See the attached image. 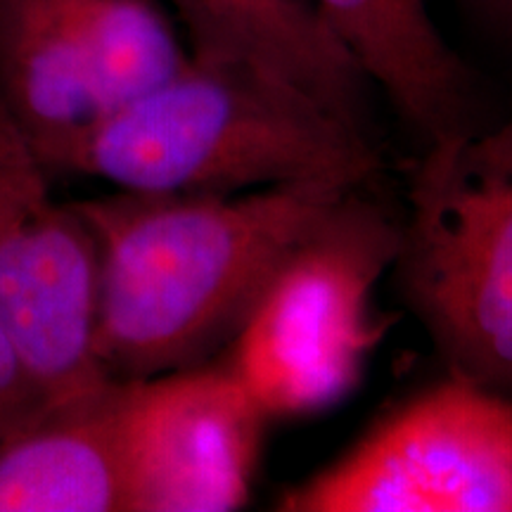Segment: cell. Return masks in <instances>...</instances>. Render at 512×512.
Listing matches in <instances>:
<instances>
[{"instance_id": "7", "label": "cell", "mask_w": 512, "mask_h": 512, "mask_svg": "<svg viewBox=\"0 0 512 512\" xmlns=\"http://www.w3.org/2000/svg\"><path fill=\"white\" fill-rule=\"evenodd\" d=\"M266 420L226 361L126 380V512L240 510Z\"/></svg>"}, {"instance_id": "6", "label": "cell", "mask_w": 512, "mask_h": 512, "mask_svg": "<svg viewBox=\"0 0 512 512\" xmlns=\"http://www.w3.org/2000/svg\"><path fill=\"white\" fill-rule=\"evenodd\" d=\"M98 247L0 100V318L50 406L112 380L95 351Z\"/></svg>"}, {"instance_id": "5", "label": "cell", "mask_w": 512, "mask_h": 512, "mask_svg": "<svg viewBox=\"0 0 512 512\" xmlns=\"http://www.w3.org/2000/svg\"><path fill=\"white\" fill-rule=\"evenodd\" d=\"M278 508L512 512V396L451 373L287 491Z\"/></svg>"}, {"instance_id": "2", "label": "cell", "mask_w": 512, "mask_h": 512, "mask_svg": "<svg viewBox=\"0 0 512 512\" xmlns=\"http://www.w3.org/2000/svg\"><path fill=\"white\" fill-rule=\"evenodd\" d=\"M164 83L88 124L43 166L131 192L233 195L335 181L363 188L382 159L361 126L252 57L188 48Z\"/></svg>"}, {"instance_id": "9", "label": "cell", "mask_w": 512, "mask_h": 512, "mask_svg": "<svg viewBox=\"0 0 512 512\" xmlns=\"http://www.w3.org/2000/svg\"><path fill=\"white\" fill-rule=\"evenodd\" d=\"M126 380L48 408L0 446V512H126Z\"/></svg>"}, {"instance_id": "3", "label": "cell", "mask_w": 512, "mask_h": 512, "mask_svg": "<svg viewBox=\"0 0 512 512\" xmlns=\"http://www.w3.org/2000/svg\"><path fill=\"white\" fill-rule=\"evenodd\" d=\"M394 268L451 373L512 396V119L425 145Z\"/></svg>"}, {"instance_id": "12", "label": "cell", "mask_w": 512, "mask_h": 512, "mask_svg": "<svg viewBox=\"0 0 512 512\" xmlns=\"http://www.w3.org/2000/svg\"><path fill=\"white\" fill-rule=\"evenodd\" d=\"M48 408L53 406L46 392L0 318V446L34 425Z\"/></svg>"}, {"instance_id": "1", "label": "cell", "mask_w": 512, "mask_h": 512, "mask_svg": "<svg viewBox=\"0 0 512 512\" xmlns=\"http://www.w3.org/2000/svg\"><path fill=\"white\" fill-rule=\"evenodd\" d=\"M351 190L131 192L72 202L98 247L95 351L112 380L197 366L238 335L285 256Z\"/></svg>"}, {"instance_id": "8", "label": "cell", "mask_w": 512, "mask_h": 512, "mask_svg": "<svg viewBox=\"0 0 512 512\" xmlns=\"http://www.w3.org/2000/svg\"><path fill=\"white\" fill-rule=\"evenodd\" d=\"M309 5L422 143L475 128L470 74L422 0H309Z\"/></svg>"}, {"instance_id": "4", "label": "cell", "mask_w": 512, "mask_h": 512, "mask_svg": "<svg viewBox=\"0 0 512 512\" xmlns=\"http://www.w3.org/2000/svg\"><path fill=\"white\" fill-rule=\"evenodd\" d=\"M399 252V221L351 190L285 256L259 294L228 366L268 418L332 408L387 335L373 294Z\"/></svg>"}, {"instance_id": "11", "label": "cell", "mask_w": 512, "mask_h": 512, "mask_svg": "<svg viewBox=\"0 0 512 512\" xmlns=\"http://www.w3.org/2000/svg\"><path fill=\"white\" fill-rule=\"evenodd\" d=\"M188 48L242 53L363 128L368 79L309 0H176Z\"/></svg>"}, {"instance_id": "13", "label": "cell", "mask_w": 512, "mask_h": 512, "mask_svg": "<svg viewBox=\"0 0 512 512\" xmlns=\"http://www.w3.org/2000/svg\"><path fill=\"white\" fill-rule=\"evenodd\" d=\"M486 24L512 38V0H467Z\"/></svg>"}, {"instance_id": "10", "label": "cell", "mask_w": 512, "mask_h": 512, "mask_svg": "<svg viewBox=\"0 0 512 512\" xmlns=\"http://www.w3.org/2000/svg\"><path fill=\"white\" fill-rule=\"evenodd\" d=\"M0 100L41 162L100 117L83 0H0Z\"/></svg>"}]
</instances>
